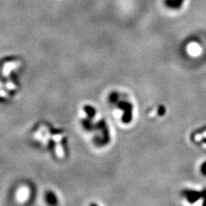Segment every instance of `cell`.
<instances>
[{"label": "cell", "instance_id": "1", "mask_svg": "<svg viewBox=\"0 0 206 206\" xmlns=\"http://www.w3.org/2000/svg\"><path fill=\"white\" fill-rule=\"evenodd\" d=\"M183 193L190 203H194L197 200H199L200 198H203V191L202 192H197V191L185 190L183 192Z\"/></svg>", "mask_w": 206, "mask_h": 206}, {"label": "cell", "instance_id": "2", "mask_svg": "<svg viewBox=\"0 0 206 206\" xmlns=\"http://www.w3.org/2000/svg\"><path fill=\"white\" fill-rule=\"evenodd\" d=\"M185 0H164L166 6L172 10H178L184 3Z\"/></svg>", "mask_w": 206, "mask_h": 206}, {"label": "cell", "instance_id": "3", "mask_svg": "<svg viewBox=\"0 0 206 206\" xmlns=\"http://www.w3.org/2000/svg\"><path fill=\"white\" fill-rule=\"evenodd\" d=\"M201 171H202L203 174L206 175V161L204 162L201 166Z\"/></svg>", "mask_w": 206, "mask_h": 206}, {"label": "cell", "instance_id": "4", "mask_svg": "<svg viewBox=\"0 0 206 206\" xmlns=\"http://www.w3.org/2000/svg\"><path fill=\"white\" fill-rule=\"evenodd\" d=\"M203 199H204L203 204H204V205H206V189L203 190Z\"/></svg>", "mask_w": 206, "mask_h": 206}]
</instances>
